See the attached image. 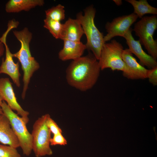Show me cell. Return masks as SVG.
<instances>
[{"instance_id":"obj_16","label":"cell","mask_w":157,"mask_h":157,"mask_svg":"<svg viewBox=\"0 0 157 157\" xmlns=\"http://www.w3.org/2000/svg\"><path fill=\"white\" fill-rule=\"evenodd\" d=\"M43 0H10L6 3L5 10L8 13L28 11L37 6H43Z\"/></svg>"},{"instance_id":"obj_20","label":"cell","mask_w":157,"mask_h":157,"mask_svg":"<svg viewBox=\"0 0 157 157\" xmlns=\"http://www.w3.org/2000/svg\"><path fill=\"white\" fill-rule=\"evenodd\" d=\"M0 157H21L16 148L9 145L0 144Z\"/></svg>"},{"instance_id":"obj_10","label":"cell","mask_w":157,"mask_h":157,"mask_svg":"<svg viewBox=\"0 0 157 157\" xmlns=\"http://www.w3.org/2000/svg\"><path fill=\"white\" fill-rule=\"evenodd\" d=\"M122 57L125 65L122 72L124 77L132 80L147 78L148 69L138 62L129 49H124Z\"/></svg>"},{"instance_id":"obj_22","label":"cell","mask_w":157,"mask_h":157,"mask_svg":"<svg viewBox=\"0 0 157 157\" xmlns=\"http://www.w3.org/2000/svg\"><path fill=\"white\" fill-rule=\"evenodd\" d=\"M67 144V141L62 133L54 135L53 137L51 138L50 140V145H65Z\"/></svg>"},{"instance_id":"obj_25","label":"cell","mask_w":157,"mask_h":157,"mask_svg":"<svg viewBox=\"0 0 157 157\" xmlns=\"http://www.w3.org/2000/svg\"><path fill=\"white\" fill-rule=\"evenodd\" d=\"M117 6H120L122 4V1L121 0H113Z\"/></svg>"},{"instance_id":"obj_19","label":"cell","mask_w":157,"mask_h":157,"mask_svg":"<svg viewBox=\"0 0 157 157\" xmlns=\"http://www.w3.org/2000/svg\"><path fill=\"white\" fill-rule=\"evenodd\" d=\"M64 7L60 4L45 11L46 18L60 22L65 18Z\"/></svg>"},{"instance_id":"obj_18","label":"cell","mask_w":157,"mask_h":157,"mask_svg":"<svg viewBox=\"0 0 157 157\" xmlns=\"http://www.w3.org/2000/svg\"><path fill=\"white\" fill-rule=\"evenodd\" d=\"M44 27L48 29L56 39H60L63 28L60 22L46 18L44 20Z\"/></svg>"},{"instance_id":"obj_8","label":"cell","mask_w":157,"mask_h":157,"mask_svg":"<svg viewBox=\"0 0 157 157\" xmlns=\"http://www.w3.org/2000/svg\"><path fill=\"white\" fill-rule=\"evenodd\" d=\"M138 18L137 15L133 13L116 17L111 22H107L105 26L107 34L104 38L105 42L110 40L115 37H123Z\"/></svg>"},{"instance_id":"obj_5","label":"cell","mask_w":157,"mask_h":157,"mask_svg":"<svg viewBox=\"0 0 157 157\" xmlns=\"http://www.w3.org/2000/svg\"><path fill=\"white\" fill-rule=\"evenodd\" d=\"M157 28V16H143L135 23L133 31L139 38V41L147 50L149 55L157 59V41L153 35Z\"/></svg>"},{"instance_id":"obj_7","label":"cell","mask_w":157,"mask_h":157,"mask_svg":"<svg viewBox=\"0 0 157 157\" xmlns=\"http://www.w3.org/2000/svg\"><path fill=\"white\" fill-rule=\"evenodd\" d=\"M124 50L122 44L115 40L104 45L99 60L101 70L107 68L113 71L123 72L125 68V63L122 58Z\"/></svg>"},{"instance_id":"obj_3","label":"cell","mask_w":157,"mask_h":157,"mask_svg":"<svg viewBox=\"0 0 157 157\" xmlns=\"http://www.w3.org/2000/svg\"><path fill=\"white\" fill-rule=\"evenodd\" d=\"M84 14L81 12L76 15V19L80 22L87 38L86 49L91 51L97 60L99 59L102 47L106 43L103 33L100 32L94 22L96 10L93 6L86 8Z\"/></svg>"},{"instance_id":"obj_21","label":"cell","mask_w":157,"mask_h":157,"mask_svg":"<svg viewBox=\"0 0 157 157\" xmlns=\"http://www.w3.org/2000/svg\"><path fill=\"white\" fill-rule=\"evenodd\" d=\"M47 124L51 133H52L53 135L59 133H62V131L61 129L51 117L50 115L47 119Z\"/></svg>"},{"instance_id":"obj_26","label":"cell","mask_w":157,"mask_h":157,"mask_svg":"<svg viewBox=\"0 0 157 157\" xmlns=\"http://www.w3.org/2000/svg\"><path fill=\"white\" fill-rule=\"evenodd\" d=\"M3 99L0 94V106H1V105L2 103V101H3Z\"/></svg>"},{"instance_id":"obj_13","label":"cell","mask_w":157,"mask_h":157,"mask_svg":"<svg viewBox=\"0 0 157 157\" xmlns=\"http://www.w3.org/2000/svg\"><path fill=\"white\" fill-rule=\"evenodd\" d=\"M63 48L58 53L59 59L62 61L76 59L81 57L86 49L85 44L81 42L64 40Z\"/></svg>"},{"instance_id":"obj_1","label":"cell","mask_w":157,"mask_h":157,"mask_svg":"<svg viewBox=\"0 0 157 157\" xmlns=\"http://www.w3.org/2000/svg\"><path fill=\"white\" fill-rule=\"evenodd\" d=\"M98 61L91 53L73 60L66 71L69 85L82 91L90 89L95 84L99 75Z\"/></svg>"},{"instance_id":"obj_12","label":"cell","mask_w":157,"mask_h":157,"mask_svg":"<svg viewBox=\"0 0 157 157\" xmlns=\"http://www.w3.org/2000/svg\"><path fill=\"white\" fill-rule=\"evenodd\" d=\"M7 35L3 34L0 38V41L4 45L6 48V58L3 59L0 66V74L8 75L16 86L19 87L21 85L19 78L21 76L19 70V62L15 63L13 61V53L10 51L6 42Z\"/></svg>"},{"instance_id":"obj_23","label":"cell","mask_w":157,"mask_h":157,"mask_svg":"<svg viewBox=\"0 0 157 157\" xmlns=\"http://www.w3.org/2000/svg\"><path fill=\"white\" fill-rule=\"evenodd\" d=\"M147 77L150 83L154 86L157 85V66L148 69Z\"/></svg>"},{"instance_id":"obj_17","label":"cell","mask_w":157,"mask_h":157,"mask_svg":"<svg viewBox=\"0 0 157 157\" xmlns=\"http://www.w3.org/2000/svg\"><path fill=\"white\" fill-rule=\"evenodd\" d=\"M125 1L132 6L134 8L133 13L140 19L146 14L157 15V8L150 5L147 0H126Z\"/></svg>"},{"instance_id":"obj_24","label":"cell","mask_w":157,"mask_h":157,"mask_svg":"<svg viewBox=\"0 0 157 157\" xmlns=\"http://www.w3.org/2000/svg\"><path fill=\"white\" fill-rule=\"evenodd\" d=\"M4 44L0 41V57L3 54L4 51Z\"/></svg>"},{"instance_id":"obj_14","label":"cell","mask_w":157,"mask_h":157,"mask_svg":"<svg viewBox=\"0 0 157 157\" xmlns=\"http://www.w3.org/2000/svg\"><path fill=\"white\" fill-rule=\"evenodd\" d=\"M84 34L82 26L76 19L69 18L63 24L61 39L76 42H80Z\"/></svg>"},{"instance_id":"obj_6","label":"cell","mask_w":157,"mask_h":157,"mask_svg":"<svg viewBox=\"0 0 157 157\" xmlns=\"http://www.w3.org/2000/svg\"><path fill=\"white\" fill-rule=\"evenodd\" d=\"M49 115L47 114L38 118L33 126L31 133L33 151L36 157L50 156L53 154L50 146L51 133L47 124Z\"/></svg>"},{"instance_id":"obj_15","label":"cell","mask_w":157,"mask_h":157,"mask_svg":"<svg viewBox=\"0 0 157 157\" xmlns=\"http://www.w3.org/2000/svg\"><path fill=\"white\" fill-rule=\"evenodd\" d=\"M0 142L16 149L20 147L19 142L9 121L3 114L0 115Z\"/></svg>"},{"instance_id":"obj_11","label":"cell","mask_w":157,"mask_h":157,"mask_svg":"<svg viewBox=\"0 0 157 157\" xmlns=\"http://www.w3.org/2000/svg\"><path fill=\"white\" fill-rule=\"evenodd\" d=\"M132 31L131 27L123 37L126 41L130 51L138 58L142 66H146L149 69L157 66L156 60L144 51L139 40L134 39L132 34Z\"/></svg>"},{"instance_id":"obj_27","label":"cell","mask_w":157,"mask_h":157,"mask_svg":"<svg viewBox=\"0 0 157 157\" xmlns=\"http://www.w3.org/2000/svg\"><path fill=\"white\" fill-rule=\"evenodd\" d=\"M3 114V113L2 110V109L1 108V106H0V115H1Z\"/></svg>"},{"instance_id":"obj_9","label":"cell","mask_w":157,"mask_h":157,"mask_svg":"<svg viewBox=\"0 0 157 157\" xmlns=\"http://www.w3.org/2000/svg\"><path fill=\"white\" fill-rule=\"evenodd\" d=\"M0 94L3 100L13 110L16 111L17 114L22 118L26 124L29 119L28 116L29 113L24 110L18 103L12 83L9 78H1L0 79Z\"/></svg>"},{"instance_id":"obj_4","label":"cell","mask_w":157,"mask_h":157,"mask_svg":"<svg viewBox=\"0 0 157 157\" xmlns=\"http://www.w3.org/2000/svg\"><path fill=\"white\" fill-rule=\"evenodd\" d=\"M0 106L3 114L9 121L23 154L27 156H30L33 151L32 137L27 129L26 124L22 118L13 111L4 101Z\"/></svg>"},{"instance_id":"obj_2","label":"cell","mask_w":157,"mask_h":157,"mask_svg":"<svg viewBox=\"0 0 157 157\" xmlns=\"http://www.w3.org/2000/svg\"><path fill=\"white\" fill-rule=\"evenodd\" d=\"M13 32L21 43L20 49L16 53H13V56L18 59L23 72L24 85L22 97L24 99L31 78L34 73L39 69L40 65L32 56L30 51L29 44L32 37L31 33L26 27L21 31H14Z\"/></svg>"}]
</instances>
